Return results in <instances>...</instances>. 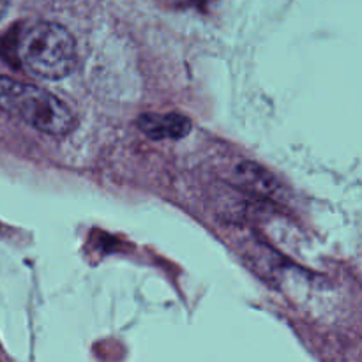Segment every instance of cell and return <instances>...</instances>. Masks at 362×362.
Returning <instances> with one entry per match:
<instances>
[{
  "mask_svg": "<svg viewBox=\"0 0 362 362\" xmlns=\"http://www.w3.org/2000/svg\"><path fill=\"white\" fill-rule=\"evenodd\" d=\"M0 110L49 136H66L76 124L74 113L62 99L9 76H0Z\"/></svg>",
  "mask_w": 362,
  "mask_h": 362,
  "instance_id": "obj_1",
  "label": "cell"
},
{
  "mask_svg": "<svg viewBox=\"0 0 362 362\" xmlns=\"http://www.w3.org/2000/svg\"><path fill=\"white\" fill-rule=\"evenodd\" d=\"M18 53L30 73L45 80H62L76 67V41L66 27L39 21L23 32Z\"/></svg>",
  "mask_w": 362,
  "mask_h": 362,
  "instance_id": "obj_2",
  "label": "cell"
},
{
  "mask_svg": "<svg viewBox=\"0 0 362 362\" xmlns=\"http://www.w3.org/2000/svg\"><path fill=\"white\" fill-rule=\"evenodd\" d=\"M138 127L152 140H165V138L186 136L191 131V122L179 113H166V115H141L138 119Z\"/></svg>",
  "mask_w": 362,
  "mask_h": 362,
  "instance_id": "obj_3",
  "label": "cell"
},
{
  "mask_svg": "<svg viewBox=\"0 0 362 362\" xmlns=\"http://www.w3.org/2000/svg\"><path fill=\"white\" fill-rule=\"evenodd\" d=\"M239 168V173L244 182H247L251 187H257L260 191H269V186L265 184V172L258 170V166L240 165Z\"/></svg>",
  "mask_w": 362,
  "mask_h": 362,
  "instance_id": "obj_4",
  "label": "cell"
},
{
  "mask_svg": "<svg viewBox=\"0 0 362 362\" xmlns=\"http://www.w3.org/2000/svg\"><path fill=\"white\" fill-rule=\"evenodd\" d=\"M6 9H7V0H0V20H2V16L6 14Z\"/></svg>",
  "mask_w": 362,
  "mask_h": 362,
  "instance_id": "obj_5",
  "label": "cell"
}]
</instances>
